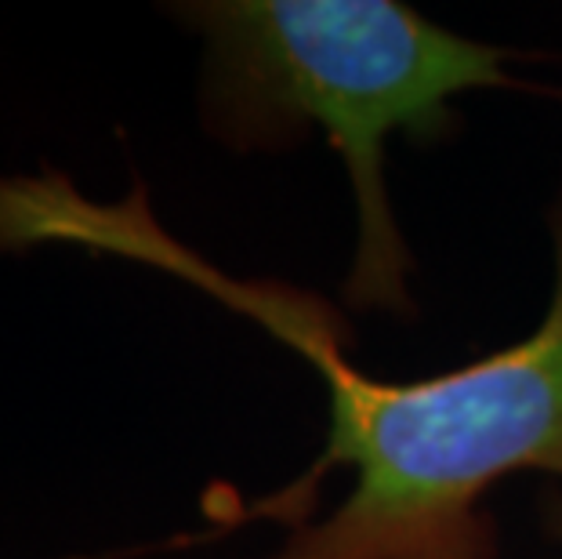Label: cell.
<instances>
[{
    "instance_id": "obj_1",
    "label": "cell",
    "mask_w": 562,
    "mask_h": 559,
    "mask_svg": "<svg viewBox=\"0 0 562 559\" xmlns=\"http://www.w3.org/2000/svg\"><path fill=\"white\" fill-rule=\"evenodd\" d=\"M555 283L544 320L522 342L458 371L381 382L345 360L352 331L330 302L280 280L225 277L175 244L146 211V193L102 208L69 182L41 211L44 241L142 258L211 291L297 349L327 382V447L291 487L240 513L294 523L269 559H497L483 508L512 472L562 480V193L552 215Z\"/></svg>"
},
{
    "instance_id": "obj_2",
    "label": "cell",
    "mask_w": 562,
    "mask_h": 559,
    "mask_svg": "<svg viewBox=\"0 0 562 559\" xmlns=\"http://www.w3.org/2000/svg\"><path fill=\"white\" fill-rule=\"evenodd\" d=\"M175 19L203 41L200 124L233 153H283L319 127L356 197V251L341 299L360 313L414 316L406 247L385 182V146L442 142L453 99L519 88L508 47L469 41L400 0H189Z\"/></svg>"
},
{
    "instance_id": "obj_3",
    "label": "cell",
    "mask_w": 562,
    "mask_h": 559,
    "mask_svg": "<svg viewBox=\"0 0 562 559\" xmlns=\"http://www.w3.org/2000/svg\"><path fill=\"white\" fill-rule=\"evenodd\" d=\"M541 523L548 538L562 545V483H552L541 491Z\"/></svg>"
}]
</instances>
